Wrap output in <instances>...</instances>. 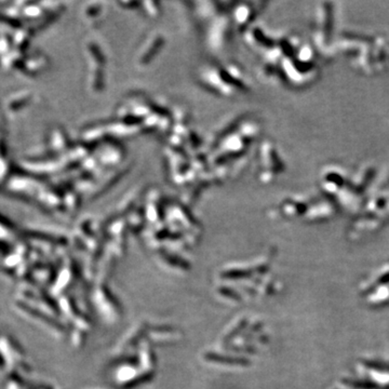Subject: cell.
Wrapping results in <instances>:
<instances>
[{"label":"cell","mask_w":389,"mask_h":389,"mask_svg":"<svg viewBox=\"0 0 389 389\" xmlns=\"http://www.w3.org/2000/svg\"><path fill=\"white\" fill-rule=\"evenodd\" d=\"M388 43H389V39H388Z\"/></svg>","instance_id":"obj_4"},{"label":"cell","mask_w":389,"mask_h":389,"mask_svg":"<svg viewBox=\"0 0 389 389\" xmlns=\"http://www.w3.org/2000/svg\"><path fill=\"white\" fill-rule=\"evenodd\" d=\"M376 167L372 163H364L357 168L356 172L348 176L345 191L336 200L345 207H356L362 202L376 177Z\"/></svg>","instance_id":"obj_1"},{"label":"cell","mask_w":389,"mask_h":389,"mask_svg":"<svg viewBox=\"0 0 389 389\" xmlns=\"http://www.w3.org/2000/svg\"><path fill=\"white\" fill-rule=\"evenodd\" d=\"M334 22V8L333 3L321 2L319 3L314 21V41L320 50L328 51L330 38L333 31Z\"/></svg>","instance_id":"obj_3"},{"label":"cell","mask_w":389,"mask_h":389,"mask_svg":"<svg viewBox=\"0 0 389 389\" xmlns=\"http://www.w3.org/2000/svg\"><path fill=\"white\" fill-rule=\"evenodd\" d=\"M348 176L340 164H328L319 174V186L325 197L337 199L345 191Z\"/></svg>","instance_id":"obj_2"}]
</instances>
